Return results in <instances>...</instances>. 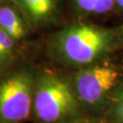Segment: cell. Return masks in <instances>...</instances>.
Segmentation results:
<instances>
[{
  "instance_id": "obj_8",
  "label": "cell",
  "mask_w": 123,
  "mask_h": 123,
  "mask_svg": "<svg viewBox=\"0 0 123 123\" xmlns=\"http://www.w3.org/2000/svg\"><path fill=\"white\" fill-rule=\"evenodd\" d=\"M16 43L0 28V68L10 64L16 56Z\"/></svg>"
},
{
  "instance_id": "obj_11",
  "label": "cell",
  "mask_w": 123,
  "mask_h": 123,
  "mask_svg": "<svg viewBox=\"0 0 123 123\" xmlns=\"http://www.w3.org/2000/svg\"><path fill=\"white\" fill-rule=\"evenodd\" d=\"M117 6L123 9V0H117Z\"/></svg>"
},
{
  "instance_id": "obj_3",
  "label": "cell",
  "mask_w": 123,
  "mask_h": 123,
  "mask_svg": "<svg viewBox=\"0 0 123 123\" xmlns=\"http://www.w3.org/2000/svg\"><path fill=\"white\" fill-rule=\"evenodd\" d=\"M118 67L108 62H97L79 68L70 77L75 93L86 113L104 108L121 79Z\"/></svg>"
},
{
  "instance_id": "obj_4",
  "label": "cell",
  "mask_w": 123,
  "mask_h": 123,
  "mask_svg": "<svg viewBox=\"0 0 123 123\" xmlns=\"http://www.w3.org/2000/svg\"><path fill=\"white\" fill-rule=\"evenodd\" d=\"M35 73L20 68L0 77V123H24L31 118Z\"/></svg>"
},
{
  "instance_id": "obj_6",
  "label": "cell",
  "mask_w": 123,
  "mask_h": 123,
  "mask_svg": "<svg viewBox=\"0 0 123 123\" xmlns=\"http://www.w3.org/2000/svg\"><path fill=\"white\" fill-rule=\"evenodd\" d=\"M0 28L18 44L26 39L33 29L21 11L9 0L0 5Z\"/></svg>"
},
{
  "instance_id": "obj_5",
  "label": "cell",
  "mask_w": 123,
  "mask_h": 123,
  "mask_svg": "<svg viewBox=\"0 0 123 123\" xmlns=\"http://www.w3.org/2000/svg\"><path fill=\"white\" fill-rule=\"evenodd\" d=\"M18 7L33 29L56 25L60 18V0H9Z\"/></svg>"
},
{
  "instance_id": "obj_1",
  "label": "cell",
  "mask_w": 123,
  "mask_h": 123,
  "mask_svg": "<svg viewBox=\"0 0 123 123\" xmlns=\"http://www.w3.org/2000/svg\"><path fill=\"white\" fill-rule=\"evenodd\" d=\"M117 40V35L110 28L79 22L53 36L49 52L63 65L81 68L103 60L115 49Z\"/></svg>"
},
{
  "instance_id": "obj_9",
  "label": "cell",
  "mask_w": 123,
  "mask_h": 123,
  "mask_svg": "<svg viewBox=\"0 0 123 123\" xmlns=\"http://www.w3.org/2000/svg\"><path fill=\"white\" fill-rule=\"evenodd\" d=\"M115 117L119 123H123V88L115 101Z\"/></svg>"
},
{
  "instance_id": "obj_7",
  "label": "cell",
  "mask_w": 123,
  "mask_h": 123,
  "mask_svg": "<svg viewBox=\"0 0 123 123\" xmlns=\"http://www.w3.org/2000/svg\"><path fill=\"white\" fill-rule=\"evenodd\" d=\"M76 10L84 15H104L117 6V0H72Z\"/></svg>"
},
{
  "instance_id": "obj_10",
  "label": "cell",
  "mask_w": 123,
  "mask_h": 123,
  "mask_svg": "<svg viewBox=\"0 0 123 123\" xmlns=\"http://www.w3.org/2000/svg\"><path fill=\"white\" fill-rule=\"evenodd\" d=\"M73 123H105L103 121H101L98 119H93V118H88V117H85L83 119H79L77 121H75Z\"/></svg>"
},
{
  "instance_id": "obj_12",
  "label": "cell",
  "mask_w": 123,
  "mask_h": 123,
  "mask_svg": "<svg viewBox=\"0 0 123 123\" xmlns=\"http://www.w3.org/2000/svg\"><path fill=\"white\" fill-rule=\"evenodd\" d=\"M4 1H6V0H0V5L2 4V3H3V2H4Z\"/></svg>"
},
{
  "instance_id": "obj_2",
  "label": "cell",
  "mask_w": 123,
  "mask_h": 123,
  "mask_svg": "<svg viewBox=\"0 0 123 123\" xmlns=\"http://www.w3.org/2000/svg\"><path fill=\"white\" fill-rule=\"evenodd\" d=\"M86 114L70 78L47 69L35 73L31 113L34 123H73Z\"/></svg>"
}]
</instances>
